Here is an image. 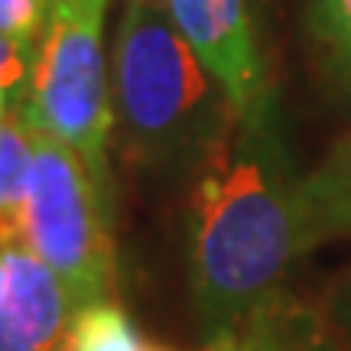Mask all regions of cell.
Instances as JSON below:
<instances>
[{"label":"cell","mask_w":351,"mask_h":351,"mask_svg":"<svg viewBox=\"0 0 351 351\" xmlns=\"http://www.w3.org/2000/svg\"><path fill=\"white\" fill-rule=\"evenodd\" d=\"M52 13V0H0V33L39 49Z\"/></svg>","instance_id":"11"},{"label":"cell","mask_w":351,"mask_h":351,"mask_svg":"<svg viewBox=\"0 0 351 351\" xmlns=\"http://www.w3.org/2000/svg\"><path fill=\"white\" fill-rule=\"evenodd\" d=\"M160 3H163V0H160Z\"/></svg>","instance_id":"16"},{"label":"cell","mask_w":351,"mask_h":351,"mask_svg":"<svg viewBox=\"0 0 351 351\" xmlns=\"http://www.w3.org/2000/svg\"><path fill=\"white\" fill-rule=\"evenodd\" d=\"M189 283L205 341H241L283 306L306 251L300 176L274 91L234 114L192 169Z\"/></svg>","instance_id":"1"},{"label":"cell","mask_w":351,"mask_h":351,"mask_svg":"<svg viewBox=\"0 0 351 351\" xmlns=\"http://www.w3.org/2000/svg\"><path fill=\"white\" fill-rule=\"evenodd\" d=\"M13 111V104L7 98H3V95H0V121H3V117H7V114Z\"/></svg>","instance_id":"14"},{"label":"cell","mask_w":351,"mask_h":351,"mask_svg":"<svg viewBox=\"0 0 351 351\" xmlns=\"http://www.w3.org/2000/svg\"><path fill=\"white\" fill-rule=\"evenodd\" d=\"M75 302L20 234H0V351H62Z\"/></svg>","instance_id":"6"},{"label":"cell","mask_w":351,"mask_h":351,"mask_svg":"<svg viewBox=\"0 0 351 351\" xmlns=\"http://www.w3.org/2000/svg\"><path fill=\"white\" fill-rule=\"evenodd\" d=\"M104 182L62 140L36 127V163L20 212V234L65 283L75 309L111 300L117 247Z\"/></svg>","instance_id":"3"},{"label":"cell","mask_w":351,"mask_h":351,"mask_svg":"<svg viewBox=\"0 0 351 351\" xmlns=\"http://www.w3.org/2000/svg\"><path fill=\"white\" fill-rule=\"evenodd\" d=\"M33 163L36 127L23 108H13L0 121V234H20V212L29 192Z\"/></svg>","instance_id":"8"},{"label":"cell","mask_w":351,"mask_h":351,"mask_svg":"<svg viewBox=\"0 0 351 351\" xmlns=\"http://www.w3.org/2000/svg\"><path fill=\"white\" fill-rule=\"evenodd\" d=\"M62 351H147L137 322L114 300H98L75 309Z\"/></svg>","instance_id":"9"},{"label":"cell","mask_w":351,"mask_h":351,"mask_svg":"<svg viewBox=\"0 0 351 351\" xmlns=\"http://www.w3.org/2000/svg\"><path fill=\"white\" fill-rule=\"evenodd\" d=\"M104 10L108 0H52L23 111L33 127L62 140L108 186L114 91L101 39Z\"/></svg>","instance_id":"4"},{"label":"cell","mask_w":351,"mask_h":351,"mask_svg":"<svg viewBox=\"0 0 351 351\" xmlns=\"http://www.w3.org/2000/svg\"><path fill=\"white\" fill-rule=\"evenodd\" d=\"M114 127L127 160L153 173L195 169L234 117L160 0H127L111 49Z\"/></svg>","instance_id":"2"},{"label":"cell","mask_w":351,"mask_h":351,"mask_svg":"<svg viewBox=\"0 0 351 351\" xmlns=\"http://www.w3.org/2000/svg\"><path fill=\"white\" fill-rule=\"evenodd\" d=\"M309 29L332 72L351 85V0H309Z\"/></svg>","instance_id":"10"},{"label":"cell","mask_w":351,"mask_h":351,"mask_svg":"<svg viewBox=\"0 0 351 351\" xmlns=\"http://www.w3.org/2000/svg\"><path fill=\"white\" fill-rule=\"evenodd\" d=\"M176 29L225 88L234 114L254 108L274 88L257 49L247 0H163Z\"/></svg>","instance_id":"5"},{"label":"cell","mask_w":351,"mask_h":351,"mask_svg":"<svg viewBox=\"0 0 351 351\" xmlns=\"http://www.w3.org/2000/svg\"><path fill=\"white\" fill-rule=\"evenodd\" d=\"M147 351H166V348H147Z\"/></svg>","instance_id":"15"},{"label":"cell","mask_w":351,"mask_h":351,"mask_svg":"<svg viewBox=\"0 0 351 351\" xmlns=\"http://www.w3.org/2000/svg\"><path fill=\"white\" fill-rule=\"evenodd\" d=\"M33 69H36V49L0 33V95L13 108H23L33 85Z\"/></svg>","instance_id":"12"},{"label":"cell","mask_w":351,"mask_h":351,"mask_svg":"<svg viewBox=\"0 0 351 351\" xmlns=\"http://www.w3.org/2000/svg\"><path fill=\"white\" fill-rule=\"evenodd\" d=\"M205 351H244V348L234 345V341H208V348Z\"/></svg>","instance_id":"13"},{"label":"cell","mask_w":351,"mask_h":351,"mask_svg":"<svg viewBox=\"0 0 351 351\" xmlns=\"http://www.w3.org/2000/svg\"><path fill=\"white\" fill-rule=\"evenodd\" d=\"M300 215L306 251L351 234V137L341 140L313 176H302Z\"/></svg>","instance_id":"7"}]
</instances>
